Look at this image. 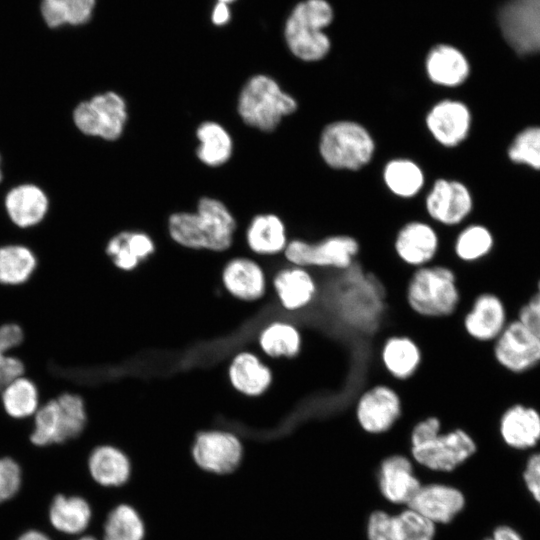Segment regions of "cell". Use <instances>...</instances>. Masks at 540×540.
Instances as JSON below:
<instances>
[{"label":"cell","mask_w":540,"mask_h":540,"mask_svg":"<svg viewBox=\"0 0 540 540\" xmlns=\"http://www.w3.org/2000/svg\"><path fill=\"white\" fill-rule=\"evenodd\" d=\"M218 1H219V2H223V3H226V4H227V3H229V2H231V1H233V0H218Z\"/></svg>","instance_id":"obj_54"},{"label":"cell","mask_w":540,"mask_h":540,"mask_svg":"<svg viewBox=\"0 0 540 540\" xmlns=\"http://www.w3.org/2000/svg\"><path fill=\"white\" fill-rule=\"evenodd\" d=\"M87 469L91 479L98 486L120 488L130 480L132 463L120 447L104 443L95 446L90 451Z\"/></svg>","instance_id":"obj_26"},{"label":"cell","mask_w":540,"mask_h":540,"mask_svg":"<svg viewBox=\"0 0 540 540\" xmlns=\"http://www.w3.org/2000/svg\"><path fill=\"white\" fill-rule=\"evenodd\" d=\"M298 108V100L265 74L254 75L245 82L236 105L240 119L261 132L275 131Z\"/></svg>","instance_id":"obj_5"},{"label":"cell","mask_w":540,"mask_h":540,"mask_svg":"<svg viewBox=\"0 0 540 540\" xmlns=\"http://www.w3.org/2000/svg\"><path fill=\"white\" fill-rule=\"evenodd\" d=\"M423 124L435 144L444 149H454L468 138L472 113L461 99L445 96L427 108Z\"/></svg>","instance_id":"obj_14"},{"label":"cell","mask_w":540,"mask_h":540,"mask_svg":"<svg viewBox=\"0 0 540 540\" xmlns=\"http://www.w3.org/2000/svg\"><path fill=\"white\" fill-rule=\"evenodd\" d=\"M378 359L388 382H406L419 371L423 352L419 343L409 335L392 333L383 338Z\"/></svg>","instance_id":"obj_18"},{"label":"cell","mask_w":540,"mask_h":540,"mask_svg":"<svg viewBox=\"0 0 540 540\" xmlns=\"http://www.w3.org/2000/svg\"><path fill=\"white\" fill-rule=\"evenodd\" d=\"M7 353H5L1 348H0V366L1 364L3 363L5 357H6Z\"/></svg>","instance_id":"obj_51"},{"label":"cell","mask_w":540,"mask_h":540,"mask_svg":"<svg viewBox=\"0 0 540 540\" xmlns=\"http://www.w3.org/2000/svg\"><path fill=\"white\" fill-rule=\"evenodd\" d=\"M362 244L349 232H332L317 239L292 238L283 253L292 265L312 271H343L359 258Z\"/></svg>","instance_id":"obj_7"},{"label":"cell","mask_w":540,"mask_h":540,"mask_svg":"<svg viewBox=\"0 0 540 540\" xmlns=\"http://www.w3.org/2000/svg\"><path fill=\"white\" fill-rule=\"evenodd\" d=\"M243 455L242 440L227 430L198 431L191 446V456L195 465L213 475L232 474L240 466Z\"/></svg>","instance_id":"obj_13"},{"label":"cell","mask_w":540,"mask_h":540,"mask_svg":"<svg viewBox=\"0 0 540 540\" xmlns=\"http://www.w3.org/2000/svg\"><path fill=\"white\" fill-rule=\"evenodd\" d=\"M423 209L427 219L437 227H457L472 212L473 196L463 181L439 176L423 193Z\"/></svg>","instance_id":"obj_11"},{"label":"cell","mask_w":540,"mask_h":540,"mask_svg":"<svg viewBox=\"0 0 540 540\" xmlns=\"http://www.w3.org/2000/svg\"><path fill=\"white\" fill-rule=\"evenodd\" d=\"M230 18L229 9L226 3L218 2L212 12V21L216 25L225 24Z\"/></svg>","instance_id":"obj_48"},{"label":"cell","mask_w":540,"mask_h":540,"mask_svg":"<svg viewBox=\"0 0 540 540\" xmlns=\"http://www.w3.org/2000/svg\"><path fill=\"white\" fill-rule=\"evenodd\" d=\"M70 540H101V539L96 537L95 535L85 533V534L80 535L78 537L71 538Z\"/></svg>","instance_id":"obj_50"},{"label":"cell","mask_w":540,"mask_h":540,"mask_svg":"<svg viewBox=\"0 0 540 540\" xmlns=\"http://www.w3.org/2000/svg\"><path fill=\"white\" fill-rule=\"evenodd\" d=\"M518 320L540 337V294L533 295L520 311Z\"/></svg>","instance_id":"obj_46"},{"label":"cell","mask_w":540,"mask_h":540,"mask_svg":"<svg viewBox=\"0 0 540 540\" xmlns=\"http://www.w3.org/2000/svg\"><path fill=\"white\" fill-rule=\"evenodd\" d=\"M411 459L430 471L450 473L467 462L477 451V443L465 428L454 427L410 444Z\"/></svg>","instance_id":"obj_9"},{"label":"cell","mask_w":540,"mask_h":540,"mask_svg":"<svg viewBox=\"0 0 540 540\" xmlns=\"http://www.w3.org/2000/svg\"><path fill=\"white\" fill-rule=\"evenodd\" d=\"M259 345L273 359L294 360L303 350L304 334L293 323L275 321L260 333Z\"/></svg>","instance_id":"obj_35"},{"label":"cell","mask_w":540,"mask_h":540,"mask_svg":"<svg viewBox=\"0 0 540 540\" xmlns=\"http://www.w3.org/2000/svg\"><path fill=\"white\" fill-rule=\"evenodd\" d=\"M381 182L394 198L409 201L427 188V173L416 159L398 155L387 159L380 170Z\"/></svg>","instance_id":"obj_22"},{"label":"cell","mask_w":540,"mask_h":540,"mask_svg":"<svg viewBox=\"0 0 540 540\" xmlns=\"http://www.w3.org/2000/svg\"><path fill=\"white\" fill-rule=\"evenodd\" d=\"M508 155L515 162L540 169V128L533 127L522 131L509 147Z\"/></svg>","instance_id":"obj_40"},{"label":"cell","mask_w":540,"mask_h":540,"mask_svg":"<svg viewBox=\"0 0 540 540\" xmlns=\"http://www.w3.org/2000/svg\"><path fill=\"white\" fill-rule=\"evenodd\" d=\"M93 519L88 500L78 494L58 493L50 501L47 520L51 536L59 534L75 538L87 533Z\"/></svg>","instance_id":"obj_23"},{"label":"cell","mask_w":540,"mask_h":540,"mask_svg":"<svg viewBox=\"0 0 540 540\" xmlns=\"http://www.w3.org/2000/svg\"><path fill=\"white\" fill-rule=\"evenodd\" d=\"M494 244L490 230L480 224H470L460 229L438 259L452 256L457 263L471 264L485 258Z\"/></svg>","instance_id":"obj_36"},{"label":"cell","mask_w":540,"mask_h":540,"mask_svg":"<svg viewBox=\"0 0 540 540\" xmlns=\"http://www.w3.org/2000/svg\"><path fill=\"white\" fill-rule=\"evenodd\" d=\"M377 480L383 498L395 505H408L422 485L413 460L403 453H391L381 460Z\"/></svg>","instance_id":"obj_20"},{"label":"cell","mask_w":540,"mask_h":540,"mask_svg":"<svg viewBox=\"0 0 540 540\" xmlns=\"http://www.w3.org/2000/svg\"><path fill=\"white\" fill-rule=\"evenodd\" d=\"M367 540H398L396 516L384 510H375L366 523Z\"/></svg>","instance_id":"obj_42"},{"label":"cell","mask_w":540,"mask_h":540,"mask_svg":"<svg viewBox=\"0 0 540 540\" xmlns=\"http://www.w3.org/2000/svg\"><path fill=\"white\" fill-rule=\"evenodd\" d=\"M145 537V522L134 506L119 503L107 513L101 540H144Z\"/></svg>","instance_id":"obj_37"},{"label":"cell","mask_w":540,"mask_h":540,"mask_svg":"<svg viewBox=\"0 0 540 540\" xmlns=\"http://www.w3.org/2000/svg\"><path fill=\"white\" fill-rule=\"evenodd\" d=\"M228 373L233 387L247 396L263 394L273 381L271 369L250 352L236 355Z\"/></svg>","instance_id":"obj_31"},{"label":"cell","mask_w":540,"mask_h":540,"mask_svg":"<svg viewBox=\"0 0 540 540\" xmlns=\"http://www.w3.org/2000/svg\"><path fill=\"white\" fill-rule=\"evenodd\" d=\"M403 416L399 391L389 382H378L361 391L353 406L358 428L369 436L390 433Z\"/></svg>","instance_id":"obj_10"},{"label":"cell","mask_w":540,"mask_h":540,"mask_svg":"<svg viewBox=\"0 0 540 540\" xmlns=\"http://www.w3.org/2000/svg\"><path fill=\"white\" fill-rule=\"evenodd\" d=\"M507 313L502 299L490 291L477 293L461 316L464 334L473 342L492 343L506 327Z\"/></svg>","instance_id":"obj_17"},{"label":"cell","mask_w":540,"mask_h":540,"mask_svg":"<svg viewBox=\"0 0 540 540\" xmlns=\"http://www.w3.org/2000/svg\"><path fill=\"white\" fill-rule=\"evenodd\" d=\"M396 260L409 270L437 261L443 247V237L428 219L414 218L403 222L391 239Z\"/></svg>","instance_id":"obj_12"},{"label":"cell","mask_w":540,"mask_h":540,"mask_svg":"<svg viewBox=\"0 0 540 540\" xmlns=\"http://www.w3.org/2000/svg\"><path fill=\"white\" fill-rule=\"evenodd\" d=\"M23 484L22 467L10 456H0V505L14 499Z\"/></svg>","instance_id":"obj_41"},{"label":"cell","mask_w":540,"mask_h":540,"mask_svg":"<svg viewBox=\"0 0 540 540\" xmlns=\"http://www.w3.org/2000/svg\"><path fill=\"white\" fill-rule=\"evenodd\" d=\"M320 161L335 172L355 173L374 160L378 145L371 129L353 118H337L325 123L316 144Z\"/></svg>","instance_id":"obj_2"},{"label":"cell","mask_w":540,"mask_h":540,"mask_svg":"<svg viewBox=\"0 0 540 540\" xmlns=\"http://www.w3.org/2000/svg\"><path fill=\"white\" fill-rule=\"evenodd\" d=\"M427 80L441 89L462 86L470 75V64L465 54L450 44H437L427 53L424 60Z\"/></svg>","instance_id":"obj_24"},{"label":"cell","mask_w":540,"mask_h":540,"mask_svg":"<svg viewBox=\"0 0 540 540\" xmlns=\"http://www.w3.org/2000/svg\"><path fill=\"white\" fill-rule=\"evenodd\" d=\"M25 340L24 328L14 322L8 321L0 324V348L5 353H11L23 344Z\"/></svg>","instance_id":"obj_43"},{"label":"cell","mask_w":540,"mask_h":540,"mask_svg":"<svg viewBox=\"0 0 540 540\" xmlns=\"http://www.w3.org/2000/svg\"><path fill=\"white\" fill-rule=\"evenodd\" d=\"M222 281L226 290L241 300L253 301L265 294V273L257 262L249 258L231 259L223 269Z\"/></svg>","instance_id":"obj_28"},{"label":"cell","mask_w":540,"mask_h":540,"mask_svg":"<svg viewBox=\"0 0 540 540\" xmlns=\"http://www.w3.org/2000/svg\"><path fill=\"white\" fill-rule=\"evenodd\" d=\"M508 44L518 53L540 51V0H509L499 13Z\"/></svg>","instance_id":"obj_16"},{"label":"cell","mask_w":540,"mask_h":540,"mask_svg":"<svg viewBox=\"0 0 540 540\" xmlns=\"http://www.w3.org/2000/svg\"><path fill=\"white\" fill-rule=\"evenodd\" d=\"M72 120L82 135L112 143L124 134L128 105L120 93L105 90L79 102L73 109Z\"/></svg>","instance_id":"obj_8"},{"label":"cell","mask_w":540,"mask_h":540,"mask_svg":"<svg viewBox=\"0 0 540 540\" xmlns=\"http://www.w3.org/2000/svg\"><path fill=\"white\" fill-rule=\"evenodd\" d=\"M396 516L398 540H434L436 524L407 507Z\"/></svg>","instance_id":"obj_39"},{"label":"cell","mask_w":540,"mask_h":540,"mask_svg":"<svg viewBox=\"0 0 540 540\" xmlns=\"http://www.w3.org/2000/svg\"><path fill=\"white\" fill-rule=\"evenodd\" d=\"M25 371L24 361L20 357L8 353L0 366V393L14 379L23 376Z\"/></svg>","instance_id":"obj_45"},{"label":"cell","mask_w":540,"mask_h":540,"mask_svg":"<svg viewBox=\"0 0 540 540\" xmlns=\"http://www.w3.org/2000/svg\"><path fill=\"white\" fill-rule=\"evenodd\" d=\"M536 293H539L540 294V281L538 282L537 284V292Z\"/></svg>","instance_id":"obj_53"},{"label":"cell","mask_w":540,"mask_h":540,"mask_svg":"<svg viewBox=\"0 0 540 540\" xmlns=\"http://www.w3.org/2000/svg\"><path fill=\"white\" fill-rule=\"evenodd\" d=\"M236 220L221 200L204 196L194 212L172 213L168 232L177 244L190 249L225 251L233 243Z\"/></svg>","instance_id":"obj_1"},{"label":"cell","mask_w":540,"mask_h":540,"mask_svg":"<svg viewBox=\"0 0 540 540\" xmlns=\"http://www.w3.org/2000/svg\"><path fill=\"white\" fill-rule=\"evenodd\" d=\"M272 283L282 308L289 312L309 309L320 291L314 271L289 263L275 273Z\"/></svg>","instance_id":"obj_19"},{"label":"cell","mask_w":540,"mask_h":540,"mask_svg":"<svg viewBox=\"0 0 540 540\" xmlns=\"http://www.w3.org/2000/svg\"><path fill=\"white\" fill-rule=\"evenodd\" d=\"M523 480L531 496L540 505V452L532 454L527 459Z\"/></svg>","instance_id":"obj_44"},{"label":"cell","mask_w":540,"mask_h":540,"mask_svg":"<svg viewBox=\"0 0 540 540\" xmlns=\"http://www.w3.org/2000/svg\"><path fill=\"white\" fill-rule=\"evenodd\" d=\"M245 237L253 252L265 256L283 254L290 241L284 220L270 212L255 215L246 229Z\"/></svg>","instance_id":"obj_29"},{"label":"cell","mask_w":540,"mask_h":540,"mask_svg":"<svg viewBox=\"0 0 540 540\" xmlns=\"http://www.w3.org/2000/svg\"><path fill=\"white\" fill-rule=\"evenodd\" d=\"M492 356L510 372H526L540 363V337L518 319L508 322L492 342Z\"/></svg>","instance_id":"obj_15"},{"label":"cell","mask_w":540,"mask_h":540,"mask_svg":"<svg viewBox=\"0 0 540 540\" xmlns=\"http://www.w3.org/2000/svg\"><path fill=\"white\" fill-rule=\"evenodd\" d=\"M404 299L417 317L435 320L454 316L462 303L456 271L443 262L413 269L406 282Z\"/></svg>","instance_id":"obj_3"},{"label":"cell","mask_w":540,"mask_h":540,"mask_svg":"<svg viewBox=\"0 0 540 540\" xmlns=\"http://www.w3.org/2000/svg\"><path fill=\"white\" fill-rule=\"evenodd\" d=\"M465 503L460 489L443 483H429L421 485L407 507L437 525L452 522L462 512Z\"/></svg>","instance_id":"obj_21"},{"label":"cell","mask_w":540,"mask_h":540,"mask_svg":"<svg viewBox=\"0 0 540 540\" xmlns=\"http://www.w3.org/2000/svg\"><path fill=\"white\" fill-rule=\"evenodd\" d=\"M155 251L153 239L141 231H119L106 242L104 252L114 266L130 271Z\"/></svg>","instance_id":"obj_30"},{"label":"cell","mask_w":540,"mask_h":540,"mask_svg":"<svg viewBox=\"0 0 540 540\" xmlns=\"http://www.w3.org/2000/svg\"><path fill=\"white\" fill-rule=\"evenodd\" d=\"M198 160L212 168L226 164L233 155L234 142L229 131L216 121H203L195 131Z\"/></svg>","instance_id":"obj_32"},{"label":"cell","mask_w":540,"mask_h":540,"mask_svg":"<svg viewBox=\"0 0 540 540\" xmlns=\"http://www.w3.org/2000/svg\"><path fill=\"white\" fill-rule=\"evenodd\" d=\"M484 540H523V538L514 528L500 525L494 529L490 537Z\"/></svg>","instance_id":"obj_47"},{"label":"cell","mask_w":540,"mask_h":540,"mask_svg":"<svg viewBox=\"0 0 540 540\" xmlns=\"http://www.w3.org/2000/svg\"><path fill=\"white\" fill-rule=\"evenodd\" d=\"M333 20V9L326 0H305L288 17L284 36L290 52L304 62L324 59L331 41L324 32Z\"/></svg>","instance_id":"obj_6"},{"label":"cell","mask_w":540,"mask_h":540,"mask_svg":"<svg viewBox=\"0 0 540 540\" xmlns=\"http://www.w3.org/2000/svg\"><path fill=\"white\" fill-rule=\"evenodd\" d=\"M16 540H54L53 537L47 532L37 529L30 528L18 535Z\"/></svg>","instance_id":"obj_49"},{"label":"cell","mask_w":540,"mask_h":540,"mask_svg":"<svg viewBox=\"0 0 540 540\" xmlns=\"http://www.w3.org/2000/svg\"><path fill=\"white\" fill-rule=\"evenodd\" d=\"M41 403L38 385L25 375L14 379L0 393L2 411L16 421H25L33 417Z\"/></svg>","instance_id":"obj_33"},{"label":"cell","mask_w":540,"mask_h":540,"mask_svg":"<svg viewBox=\"0 0 540 540\" xmlns=\"http://www.w3.org/2000/svg\"><path fill=\"white\" fill-rule=\"evenodd\" d=\"M2 179H3V173H2V158H1V155H0V183L2 182Z\"/></svg>","instance_id":"obj_52"},{"label":"cell","mask_w":540,"mask_h":540,"mask_svg":"<svg viewBox=\"0 0 540 540\" xmlns=\"http://www.w3.org/2000/svg\"><path fill=\"white\" fill-rule=\"evenodd\" d=\"M4 207L10 221L20 229L38 226L49 211V198L36 184L22 183L5 195Z\"/></svg>","instance_id":"obj_25"},{"label":"cell","mask_w":540,"mask_h":540,"mask_svg":"<svg viewBox=\"0 0 540 540\" xmlns=\"http://www.w3.org/2000/svg\"><path fill=\"white\" fill-rule=\"evenodd\" d=\"M499 433L504 443L513 449L532 448L540 440V413L522 404L510 406L499 419Z\"/></svg>","instance_id":"obj_27"},{"label":"cell","mask_w":540,"mask_h":540,"mask_svg":"<svg viewBox=\"0 0 540 540\" xmlns=\"http://www.w3.org/2000/svg\"><path fill=\"white\" fill-rule=\"evenodd\" d=\"M95 0H42L41 14L52 28L63 24L86 23L93 12Z\"/></svg>","instance_id":"obj_38"},{"label":"cell","mask_w":540,"mask_h":540,"mask_svg":"<svg viewBox=\"0 0 540 540\" xmlns=\"http://www.w3.org/2000/svg\"><path fill=\"white\" fill-rule=\"evenodd\" d=\"M29 441L38 448L69 443L81 437L88 426V412L83 398L63 391L41 403L32 417Z\"/></svg>","instance_id":"obj_4"},{"label":"cell","mask_w":540,"mask_h":540,"mask_svg":"<svg viewBox=\"0 0 540 540\" xmlns=\"http://www.w3.org/2000/svg\"><path fill=\"white\" fill-rule=\"evenodd\" d=\"M38 267L35 252L22 243L0 246V285L18 287L28 283Z\"/></svg>","instance_id":"obj_34"}]
</instances>
